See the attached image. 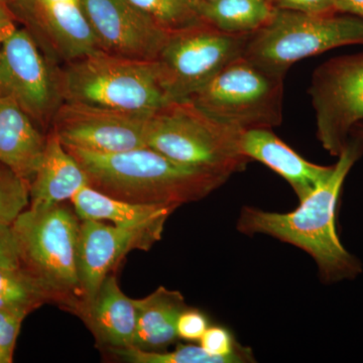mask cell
I'll use <instances>...</instances> for the list:
<instances>
[{
    "label": "cell",
    "mask_w": 363,
    "mask_h": 363,
    "mask_svg": "<svg viewBox=\"0 0 363 363\" xmlns=\"http://www.w3.org/2000/svg\"><path fill=\"white\" fill-rule=\"evenodd\" d=\"M363 156V138L348 140L333 164L330 176L300 206L289 213L259 208L241 209L238 229L247 235L264 234L307 252L316 262L324 283L353 279L362 274V262L345 250L336 230V207L344 181Z\"/></svg>",
    "instance_id": "1"
},
{
    "label": "cell",
    "mask_w": 363,
    "mask_h": 363,
    "mask_svg": "<svg viewBox=\"0 0 363 363\" xmlns=\"http://www.w3.org/2000/svg\"><path fill=\"white\" fill-rule=\"evenodd\" d=\"M67 150L84 169L91 187L138 204L178 208L207 197L229 179L185 166L149 147L116 154Z\"/></svg>",
    "instance_id": "2"
},
{
    "label": "cell",
    "mask_w": 363,
    "mask_h": 363,
    "mask_svg": "<svg viewBox=\"0 0 363 363\" xmlns=\"http://www.w3.org/2000/svg\"><path fill=\"white\" fill-rule=\"evenodd\" d=\"M63 101L150 117L171 104L157 61L102 51L68 62L58 71Z\"/></svg>",
    "instance_id": "3"
},
{
    "label": "cell",
    "mask_w": 363,
    "mask_h": 363,
    "mask_svg": "<svg viewBox=\"0 0 363 363\" xmlns=\"http://www.w3.org/2000/svg\"><path fill=\"white\" fill-rule=\"evenodd\" d=\"M11 227L21 267L50 290L56 304L77 314L81 304L77 215L62 204L28 206Z\"/></svg>",
    "instance_id": "4"
},
{
    "label": "cell",
    "mask_w": 363,
    "mask_h": 363,
    "mask_svg": "<svg viewBox=\"0 0 363 363\" xmlns=\"http://www.w3.org/2000/svg\"><path fill=\"white\" fill-rule=\"evenodd\" d=\"M242 131L216 121L189 100L174 101L150 117L145 143L185 166L230 178L250 161L240 150Z\"/></svg>",
    "instance_id": "5"
},
{
    "label": "cell",
    "mask_w": 363,
    "mask_h": 363,
    "mask_svg": "<svg viewBox=\"0 0 363 363\" xmlns=\"http://www.w3.org/2000/svg\"><path fill=\"white\" fill-rule=\"evenodd\" d=\"M350 45H363V20L358 16L274 9L271 20L250 35L242 57L285 78L297 62Z\"/></svg>",
    "instance_id": "6"
},
{
    "label": "cell",
    "mask_w": 363,
    "mask_h": 363,
    "mask_svg": "<svg viewBox=\"0 0 363 363\" xmlns=\"http://www.w3.org/2000/svg\"><path fill=\"white\" fill-rule=\"evenodd\" d=\"M284 79L240 57L222 69L189 101L238 130H272L283 121Z\"/></svg>",
    "instance_id": "7"
},
{
    "label": "cell",
    "mask_w": 363,
    "mask_h": 363,
    "mask_svg": "<svg viewBox=\"0 0 363 363\" xmlns=\"http://www.w3.org/2000/svg\"><path fill=\"white\" fill-rule=\"evenodd\" d=\"M248 38L222 32L207 23L171 33L157 59L169 99H190L222 69L243 56Z\"/></svg>",
    "instance_id": "8"
},
{
    "label": "cell",
    "mask_w": 363,
    "mask_h": 363,
    "mask_svg": "<svg viewBox=\"0 0 363 363\" xmlns=\"http://www.w3.org/2000/svg\"><path fill=\"white\" fill-rule=\"evenodd\" d=\"M309 94L318 140L329 154L338 157L363 121V54L337 57L318 67Z\"/></svg>",
    "instance_id": "9"
},
{
    "label": "cell",
    "mask_w": 363,
    "mask_h": 363,
    "mask_svg": "<svg viewBox=\"0 0 363 363\" xmlns=\"http://www.w3.org/2000/svg\"><path fill=\"white\" fill-rule=\"evenodd\" d=\"M0 92L13 97L38 125L52 123L63 102L58 72L30 30L16 28L0 50Z\"/></svg>",
    "instance_id": "10"
},
{
    "label": "cell",
    "mask_w": 363,
    "mask_h": 363,
    "mask_svg": "<svg viewBox=\"0 0 363 363\" xmlns=\"http://www.w3.org/2000/svg\"><path fill=\"white\" fill-rule=\"evenodd\" d=\"M150 117L63 101L52 118V131L67 149L116 154L147 147Z\"/></svg>",
    "instance_id": "11"
},
{
    "label": "cell",
    "mask_w": 363,
    "mask_h": 363,
    "mask_svg": "<svg viewBox=\"0 0 363 363\" xmlns=\"http://www.w3.org/2000/svg\"><path fill=\"white\" fill-rule=\"evenodd\" d=\"M164 225L121 227L104 221L80 220L77 269L81 304L95 298L104 279L133 250H147L162 238Z\"/></svg>",
    "instance_id": "12"
},
{
    "label": "cell",
    "mask_w": 363,
    "mask_h": 363,
    "mask_svg": "<svg viewBox=\"0 0 363 363\" xmlns=\"http://www.w3.org/2000/svg\"><path fill=\"white\" fill-rule=\"evenodd\" d=\"M100 51L156 61L169 35L128 0H80Z\"/></svg>",
    "instance_id": "13"
},
{
    "label": "cell",
    "mask_w": 363,
    "mask_h": 363,
    "mask_svg": "<svg viewBox=\"0 0 363 363\" xmlns=\"http://www.w3.org/2000/svg\"><path fill=\"white\" fill-rule=\"evenodd\" d=\"M13 6L67 63L100 51L80 0H18Z\"/></svg>",
    "instance_id": "14"
},
{
    "label": "cell",
    "mask_w": 363,
    "mask_h": 363,
    "mask_svg": "<svg viewBox=\"0 0 363 363\" xmlns=\"http://www.w3.org/2000/svg\"><path fill=\"white\" fill-rule=\"evenodd\" d=\"M240 150L250 160L269 167L285 179L298 201L311 194L329 176L333 166H320L301 157L271 128H252L241 133Z\"/></svg>",
    "instance_id": "15"
},
{
    "label": "cell",
    "mask_w": 363,
    "mask_h": 363,
    "mask_svg": "<svg viewBox=\"0 0 363 363\" xmlns=\"http://www.w3.org/2000/svg\"><path fill=\"white\" fill-rule=\"evenodd\" d=\"M97 342L109 350L133 347L138 324L135 300L121 291L116 277L104 279L95 298L78 313Z\"/></svg>",
    "instance_id": "16"
},
{
    "label": "cell",
    "mask_w": 363,
    "mask_h": 363,
    "mask_svg": "<svg viewBox=\"0 0 363 363\" xmlns=\"http://www.w3.org/2000/svg\"><path fill=\"white\" fill-rule=\"evenodd\" d=\"M9 95L0 92V164L32 183L44 154L47 136Z\"/></svg>",
    "instance_id": "17"
},
{
    "label": "cell",
    "mask_w": 363,
    "mask_h": 363,
    "mask_svg": "<svg viewBox=\"0 0 363 363\" xmlns=\"http://www.w3.org/2000/svg\"><path fill=\"white\" fill-rule=\"evenodd\" d=\"M88 185L89 179L84 169L52 130L47 136L42 161L30 185V206L62 204Z\"/></svg>",
    "instance_id": "18"
},
{
    "label": "cell",
    "mask_w": 363,
    "mask_h": 363,
    "mask_svg": "<svg viewBox=\"0 0 363 363\" xmlns=\"http://www.w3.org/2000/svg\"><path fill=\"white\" fill-rule=\"evenodd\" d=\"M138 324L133 347L145 351H164L178 340L176 324L186 308L178 291L160 286L147 297L135 300Z\"/></svg>",
    "instance_id": "19"
},
{
    "label": "cell",
    "mask_w": 363,
    "mask_h": 363,
    "mask_svg": "<svg viewBox=\"0 0 363 363\" xmlns=\"http://www.w3.org/2000/svg\"><path fill=\"white\" fill-rule=\"evenodd\" d=\"M80 220L112 222L121 227L164 225L175 206L138 204L117 199L85 186L70 200Z\"/></svg>",
    "instance_id": "20"
},
{
    "label": "cell",
    "mask_w": 363,
    "mask_h": 363,
    "mask_svg": "<svg viewBox=\"0 0 363 363\" xmlns=\"http://www.w3.org/2000/svg\"><path fill=\"white\" fill-rule=\"evenodd\" d=\"M200 16L208 25L234 35H252L271 20L269 0L200 1Z\"/></svg>",
    "instance_id": "21"
},
{
    "label": "cell",
    "mask_w": 363,
    "mask_h": 363,
    "mask_svg": "<svg viewBox=\"0 0 363 363\" xmlns=\"http://www.w3.org/2000/svg\"><path fill=\"white\" fill-rule=\"evenodd\" d=\"M47 303L54 295L23 267H0V311L26 318Z\"/></svg>",
    "instance_id": "22"
},
{
    "label": "cell",
    "mask_w": 363,
    "mask_h": 363,
    "mask_svg": "<svg viewBox=\"0 0 363 363\" xmlns=\"http://www.w3.org/2000/svg\"><path fill=\"white\" fill-rule=\"evenodd\" d=\"M169 33L205 23L200 16L201 0H128Z\"/></svg>",
    "instance_id": "23"
},
{
    "label": "cell",
    "mask_w": 363,
    "mask_h": 363,
    "mask_svg": "<svg viewBox=\"0 0 363 363\" xmlns=\"http://www.w3.org/2000/svg\"><path fill=\"white\" fill-rule=\"evenodd\" d=\"M112 352L133 363H222L219 358L208 354L201 346L192 344H178L172 351H145L128 347Z\"/></svg>",
    "instance_id": "24"
},
{
    "label": "cell",
    "mask_w": 363,
    "mask_h": 363,
    "mask_svg": "<svg viewBox=\"0 0 363 363\" xmlns=\"http://www.w3.org/2000/svg\"><path fill=\"white\" fill-rule=\"evenodd\" d=\"M30 203V184L0 164V224L13 225Z\"/></svg>",
    "instance_id": "25"
},
{
    "label": "cell",
    "mask_w": 363,
    "mask_h": 363,
    "mask_svg": "<svg viewBox=\"0 0 363 363\" xmlns=\"http://www.w3.org/2000/svg\"><path fill=\"white\" fill-rule=\"evenodd\" d=\"M199 343L208 354L219 358L222 363L255 362L252 350L236 342L233 333L225 327H208Z\"/></svg>",
    "instance_id": "26"
},
{
    "label": "cell",
    "mask_w": 363,
    "mask_h": 363,
    "mask_svg": "<svg viewBox=\"0 0 363 363\" xmlns=\"http://www.w3.org/2000/svg\"><path fill=\"white\" fill-rule=\"evenodd\" d=\"M26 318L0 311V363H11L14 348Z\"/></svg>",
    "instance_id": "27"
},
{
    "label": "cell",
    "mask_w": 363,
    "mask_h": 363,
    "mask_svg": "<svg viewBox=\"0 0 363 363\" xmlns=\"http://www.w3.org/2000/svg\"><path fill=\"white\" fill-rule=\"evenodd\" d=\"M208 327L209 321L206 315L194 308H186L177 319L176 330L178 337L190 342L199 341Z\"/></svg>",
    "instance_id": "28"
},
{
    "label": "cell",
    "mask_w": 363,
    "mask_h": 363,
    "mask_svg": "<svg viewBox=\"0 0 363 363\" xmlns=\"http://www.w3.org/2000/svg\"><path fill=\"white\" fill-rule=\"evenodd\" d=\"M274 9L311 14L338 13L336 0H269Z\"/></svg>",
    "instance_id": "29"
},
{
    "label": "cell",
    "mask_w": 363,
    "mask_h": 363,
    "mask_svg": "<svg viewBox=\"0 0 363 363\" xmlns=\"http://www.w3.org/2000/svg\"><path fill=\"white\" fill-rule=\"evenodd\" d=\"M20 267L18 242L13 227L0 224V267L16 269Z\"/></svg>",
    "instance_id": "30"
},
{
    "label": "cell",
    "mask_w": 363,
    "mask_h": 363,
    "mask_svg": "<svg viewBox=\"0 0 363 363\" xmlns=\"http://www.w3.org/2000/svg\"><path fill=\"white\" fill-rule=\"evenodd\" d=\"M16 16L6 4H0V50L4 40L16 30Z\"/></svg>",
    "instance_id": "31"
},
{
    "label": "cell",
    "mask_w": 363,
    "mask_h": 363,
    "mask_svg": "<svg viewBox=\"0 0 363 363\" xmlns=\"http://www.w3.org/2000/svg\"><path fill=\"white\" fill-rule=\"evenodd\" d=\"M338 13L352 14L363 20V0H336Z\"/></svg>",
    "instance_id": "32"
},
{
    "label": "cell",
    "mask_w": 363,
    "mask_h": 363,
    "mask_svg": "<svg viewBox=\"0 0 363 363\" xmlns=\"http://www.w3.org/2000/svg\"><path fill=\"white\" fill-rule=\"evenodd\" d=\"M18 0H0V4H6L7 6H13Z\"/></svg>",
    "instance_id": "33"
},
{
    "label": "cell",
    "mask_w": 363,
    "mask_h": 363,
    "mask_svg": "<svg viewBox=\"0 0 363 363\" xmlns=\"http://www.w3.org/2000/svg\"><path fill=\"white\" fill-rule=\"evenodd\" d=\"M357 126H358V128H359V130H358V133H357V135L360 136V138H363V121H362V123L357 124ZM357 126H355V128H357Z\"/></svg>",
    "instance_id": "34"
},
{
    "label": "cell",
    "mask_w": 363,
    "mask_h": 363,
    "mask_svg": "<svg viewBox=\"0 0 363 363\" xmlns=\"http://www.w3.org/2000/svg\"><path fill=\"white\" fill-rule=\"evenodd\" d=\"M202 1H214V0H202Z\"/></svg>",
    "instance_id": "35"
}]
</instances>
